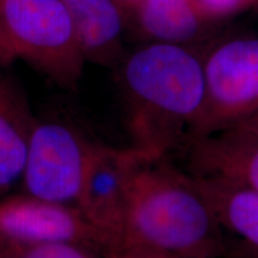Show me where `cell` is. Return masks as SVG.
I'll use <instances>...</instances> for the list:
<instances>
[{
  "label": "cell",
  "mask_w": 258,
  "mask_h": 258,
  "mask_svg": "<svg viewBox=\"0 0 258 258\" xmlns=\"http://www.w3.org/2000/svg\"><path fill=\"white\" fill-rule=\"evenodd\" d=\"M36 120L23 89L0 69V196L21 184Z\"/></svg>",
  "instance_id": "obj_11"
},
{
  "label": "cell",
  "mask_w": 258,
  "mask_h": 258,
  "mask_svg": "<svg viewBox=\"0 0 258 258\" xmlns=\"http://www.w3.org/2000/svg\"><path fill=\"white\" fill-rule=\"evenodd\" d=\"M202 61L205 103L189 140L234 128L258 114V35L215 38L202 49Z\"/></svg>",
  "instance_id": "obj_4"
},
{
  "label": "cell",
  "mask_w": 258,
  "mask_h": 258,
  "mask_svg": "<svg viewBox=\"0 0 258 258\" xmlns=\"http://www.w3.org/2000/svg\"><path fill=\"white\" fill-rule=\"evenodd\" d=\"M234 128H240V129H244V131L251 132V133L258 134V114L252 116V117L249 118V120H246L245 122H243V123H240L239 125H237V127Z\"/></svg>",
  "instance_id": "obj_17"
},
{
  "label": "cell",
  "mask_w": 258,
  "mask_h": 258,
  "mask_svg": "<svg viewBox=\"0 0 258 258\" xmlns=\"http://www.w3.org/2000/svg\"><path fill=\"white\" fill-rule=\"evenodd\" d=\"M227 258H258V254L250 252L238 244L237 246H232L231 254Z\"/></svg>",
  "instance_id": "obj_16"
},
{
  "label": "cell",
  "mask_w": 258,
  "mask_h": 258,
  "mask_svg": "<svg viewBox=\"0 0 258 258\" xmlns=\"http://www.w3.org/2000/svg\"><path fill=\"white\" fill-rule=\"evenodd\" d=\"M182 167L195 176L230 180L258 194V134L231 128L191 139L179 151Z\"/></svg>",
  "instance_id": "obj_8"
},
{
  "label": "cell",
  "mask_w": 258,
  "mask_h": 258,
  "mask_svg": "<svg viewBox=\"0 0 258 258\" xmlns=\"http://www.w3.org/2000/svg\"><path fill=\"white\" fill-rule=\"evenodd\" d=\"M116 70L128 146L151 159L179 153L205 103L202 49L145 42Z\"/></svg>",
  "instance_id": "obj_1"
},
{
  "label": "cell",
  "mask_w": 258,
  "mask_h": 258,
  "mask_svg": "<svg viewBox=\"0 0 258 258\" xmlns=\"http://www.w3.org/2000/svg\"><path fill=\"white\" fill-rule=\"evenodd\" d=\"M97 144L72 122L37 118L21 191L48 202L74 206Z\"/></svg>",
  "instance_id": "obj_5"
},
{
  "label": "cell",
  "mask_w": 258,
  "mask_h": 258,
  "mask_svg": "<svg viewBox=\"0 0 258 258\" xmlns=\"http://www.w3.org/2000/svg\"><path fill=\"white\" fill-rule=\"evenodd\" d=\"M191 176L226 233L237 237L240 246L258 254V194L217 177Z\"/></svg>",
  "instance_id": "obj_12"
},
{
  "label": "cell",
  "mask_w": 258,
  "mask_h": 258,
  "mask_svg": "<svg viewBox=\"0 0 258 258\" xmlns=\"http://www.w3.org/2000/svg\"><path fill=\"white\" fill-rule=\"evenodd\" d=\"M143 157L129 146L98 143L86 167L74 206L89 225L105 238L109 249L117 245L129 182Z\"/></svg>",
  "instance_id": "obj_6"
},
{
  "label": "cell",
  "mask_w": 258,
  "mask_h": 258,
  "mask_svg": "<svg viewBox=\"0 0 258 258\" xmlns=\"http://www.w3.org/2000/svg\"><path fill=\"white\" fill-rule=\"evenodd\" d=\"M96 249L71 240H41L0 245V252L11 258H97Z\"/></svg>",
  "instance_id": "obj_13"
},
{
  "label": "cell",
  "mask_w": 258,
  "mask_h": 258,
  "mask_svg": "<svg viewBox=\"0 0 258 258\" xmlns=\"http://www.w3.org/2000/svg\"><path fill=\"white\" fill-rule=\"evenodd\" d=\"M104 258H190L145 247H112L104 252Z\"/></svg>",
  "instance_id": "obj_15"
},
{
  "label": "cell",
  "mask_w": 258,
  "mask_h": 258,
  "mask_svg": "<svg viewBox=\"0 0 258 258\" xmlns=\"http://www.w3.org/2000/svg\"><path fill=\"white\" fill-rule=\"evenodd\" d=\"M190 258H227L232 246L192 176L171 158L143 157L129 182L115 247ZM112 249V247H111Z\"/></svg>",
  "instance_id": "obj_2"
},
{
  "label": "cell",
  "mask_w": 258,
  "mask_h": 258,
  "mask_svg": "<svg viewBox=\"0 0 258 258\" xmlns=\"http://www.w3.org/2000/svg\"><path fill=\"white\" fill-rule=\"evenodd\" d=\"M17 61L61 89H78L86 61L61 0H5L0 9V69Z\"/></svg>",
  "instance_id": "obj_3"
},
{
  "label": "cell",
  "mask_w": 258,
  "mask_h": 258,
  "mask_svg": "<svg viewBox=\"0 0 258 258\" xmlns=\"http://www.w3.org/2000/svg\"><path fill=\"white\" fill-rule=\"evenodd\" d=\"M198 2L206 17L217 25L222 19L239 15L258 5V0H198Z\"/></svg>",
  "instance_id": "obj_14"
},
{
  "label": "cell",
  "mask_w": 258,
  "mask_h": 258,
  "mask_svg": "<svg viewBox=\"0 0 258 258\" xmlns=\"http://www.w3.org/2000/svg\"><path fill=\"white\" fill-rule=\"evenodd\" d=\"M118 2L121 3V5L123 6L128 14L129 12H133L134 14V11L141 3V0H118Z\"/></svg>",
  "instance_id": "obj_18"
},
{
  "label": "cell",
  "mask_w": 258,
  "mask_h": 258,
  "mask_svg": "<svg viewBox=\"0 0 258 258\" xmlns=\"http://www.w3.org/2000/svg\"><path fill=\"white\" fill-rule=\"evenodd\" d=\"M71 240L105 252L108 241L74 206L44 201L25 192L0 196V245Z\"/></svg>",
  "instance_id": "obj_7"
},
{
  "label": "cell",
  "mask_w": 258,
  "mask_h": 258,
  "mask_svg": "<svg viewBox=\"0 0 258 258\" xmlns=\"http://www.w3.org/2000/svg\"><path fill=\"white\" fill-rule=\"evenodd\" d=\"M86 63L117 67L124 55L122 36L129 15L118 0H61Z\"/></svg>",
  "instance_id": "obj_9"
},
{
  "label": "cell",
  "mask_w": 258,
  "mask_h": 258,
  "mask_svg": "<svg viewBox=\"0 0 258 258\" xmlns=\"http://www.w3.org/2000/svg\"><path fill=\"white\" fill-rule=\"evenodd\" d=\"M145 42L205 48L217 24L206 17L198 0H141L134 11Z\"/></svg>",
  "instance_id": "obj_10"
},
{
  "label": "cell",
  "mask_w": 258,
  "mask_h": 258,
  "mask_svg": "<svg viewBox=\"0 0 258 258\" xmlns=\"http://www.w3.org/2000/svg\"><path fill=\"white\" fill-rule=\"evenodd\" d=\"M0 258H11V257H9L8 254H5V253H3V252H0Z\"/></svg>",
  "instance_id": "obj_19"
},
{
  "label": "cell",
  "mask_w": 258,
  "mask_h": 258,
  "mask_svg": "<svg viewBox=\"0 0 258 258\" xmlns=\"http://www.w3.org/2000/svg\"><path fill=\"white\" fill-rule=\"evenodd\" d=\"M4 2H5V0H0V9H2V6H3V4H4Z\"/></svg>",
  "instance_id": "obj_20"
}]
</instances>
